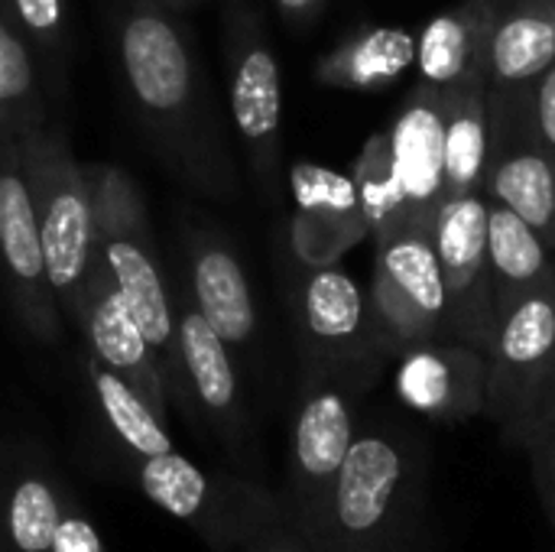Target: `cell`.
<instances>
[{"instance_id":"52a82bcc","label":"cell","mask_w":555,"mask_h":552,"mask_svg":"<svg viewBox=\"0 0 555 552\" xmlns=\"http://www.w3.org/2000/svg\"><path fill=\"white\" fill-rule=\"evenodd\" d=\"M555 377V280L511 309L488 348V410L501 436L533 449Z\"/></svg>"},{"instance_id":"9c48e42d","label":"cell","mask_w":555,"mask_h":552,"mask_svg":"<svg viewBox=\"0 0 555 552\" xmlns=\"http://www.w3.org/2000/svg\"><path fill=\"white\" fill-rule=\"evenodd\" d=\"M293 316L302 368L351 374L374 384L387 355L377 342L367 296L351 273L338 264L302 267L293 290Z\"/></svg>"},{"instance_id":"cb8c5ba5","label":"cell","mask_w":555,"mask_h":552,"mask_svg":"<svg viewBox=\"0 0 555 552\" xmlns=\"http://www.w3.org/2000/svg\"><path fill=\"white\" fill-rule=\"evenodd\" d=\"M488 146V85L446 88V198L485 192Z\"/></svg>"},{"instance_id":"e575fe53","label":"cell","mask_w":555,"mask_h":552,"mask_svg":"<svg viewBox=\"0 0 555 552\" xmlns=\"http://www.w3.org/2000/svg\"><path fill=\"white\" fill-rule=\"evenodd\" d=\"M159 3H166L169 10H176V13H182V10H189V7H195L198 0H159Z\"/></svg>"},{"instance_id":"d4e9b609","label":"cell","mask_w":555,"mask_h":552,"mask_svg":"<svg viewBox=\"0 0 555 552\" xmlns=\"http://www.w3.org/2000/svg\"><path fill=\"white\" fill-rule=\"evenodd\" d=\"M39 124H46V107L33 42L20 29L7 0H0V146Z\"/></svg>"},{"instance_id":"9a60e30c","label":"cell","mask_w":555,"mask_h":552,"mask_svg":"<svg viewBox=\"0 0 555 552\" xmlns=\"http://www.w3.org/2000/svg\"><path fill=\"white\" fill-rule=\"evenodd\" d=\"M403 407L433 423H468L488 410V355L462 342H426L397 358Z\"/></svg>"},{"instance_id":"5b68a950","label":"cell","mask_w":555,"mask_h":552,"mask_svg":"<svg viewBox=\"0 0 555 552\" xmlns=\"http://www.w3.org/2000/svg\"><path fill=\"white\" fill-rule=\"evenodd\" d=\"M16 150L39 224L46 273L62 316L72 319L91 270V234H94L91 166L78 163L62 130H52L46 124L20 133Z\"/></svg>"},{"instance_id":"603a6c76","label":"cell","mask_w":555,"mask_h":552,"mask_svg":"<svg viewBox=\"0 0 555 552\" xmlns=\"http://www.w3.org/2000/svg\"><path fill=\"white\" fill-rule=\"evenodd\" d=\"M416 65V36L403 26H361L315 65V81L345 91H377Z\"/></svg>"},{"instance_id":"30bf717a","label":"cell","mask_w":555,"mask_h":552,"mask_svg":"<svg viewBox=\"0 0 555 552\" xmlns=\"http://www.w3.org/2000/svg\"><path fill=\"white\" fill-rule=\"evenodd\" d=\"M433 247L446 286V342L475 345L488 355L498 332L488 264V195L446 198L433 218Z\"/></svg>"},{"instance_id":"2e32d148","label":"cell","mask_w":555,"mask_h":552,"mask_svg":"<svg viewBox=\"0 0 555 552\" xmlns=\"http://www.w3.org/2000/svg\"><path fill=\"white\" fill-rule=\"evenodd\" d=\"M72 322L81 329L91 358L114 371L120 381H127L163 420H166V403H169V387L163 377V368L140 332L137 319L130 316L127 303L114 290V283L104 277L101 267L91 264L81 299L72 312Z\"/></svg>"},{"instance_id":"1f68e13d","label":"cell","mask_w":555,"mask_h":552,"mask_svg":"<svg viewBox=\"0 0 555 552\" xmlns=\"http://www.w3.org/2000/svg\"><path fill=\"white\" fill-rule=\"evenodd\" d=\"M533 465H537L540 491H543V501H546V511H550L555 530V455H540V459H533Z\"/></svg>"},{"instance_id":"5bb4252c","label":"cell","mask_w":555,"mask_h":552,"mask_svg":"<svg viewBox=\"0 0 555 552\" xmlns=\"http://www.w3.org/2000/svg\"><path fill=\"white\" fill-rule=\"evenodd\" d=\"M289 192L296 202L289 218V251L299 267L338 264L354 244L371 238L351 176L299 159L289 166Z\"/></svg>"},{"instance_id":"f1b7e54d","label":"cell","mask_w":555,"mask_h":552,"mask_svg":"<svg viewBox=\"0 0 555 552\" xmlns=\"http://www.w3.org/2000/svg\"><path fill=\"white\" fill-rule=\"evenodd\" d=\"M520 94H524L530 130L537 133L540 143H546L555 153V62L533 81L520 85Z\"/></svg>"},{"instance_id":"7c38bea8","label":"cell","mask_w":555,"mask_h":552,"mask_svg":"<svg viewBox=\"0 0 555 552\" xmlns=\"http://www.w3.org/2000/svg\"><path fill=\"white\" fill-rule=\"evenodd\" d=\"M176 342L182 361V403H189L205 420L208 433L234 462L250 465L254 429L234 351L205 322V316L195 309L185 290L176 296Z\"/></svg>"},{"instance_id":"836d02e7","label":"cell","mask_w":555,"mask_h":552,"mask_svg":"<svg viewBox=\"0 0 555 552\" xmlns=\"http://www.w3.org/2000/svg\"><path fill=\"white\" fill-rule=\"evenodd\" d=\"M530 455H533V459H540V455H555V426L550 429V436H546V439H543Z\"/></svg>"},{"instance_id":"83f0119b","label":"cell","mask_w":555,"mask_h":552,"mask_svg":"<svg viewBox=\"0 0 555 552\" xmlns=\"http://www.w3.org/2000/svg\"><path fill=\"white\" fill-rule=\"evenodd\" d=\"M20 29L49 62L65 49V0H7Z\"/></svg>"},{"instance_id":"d6a6232c","label":"cell","mask_w":555,"mask_h":552,"mask_svg":"<svg viewBox=\"0 0 555 552\" xmlns=\"http://www.w3.org/2000/svg\"><path fill=\"white\" fill-rule=\"evenodd\" d=\"M555 426V377H553V387H550V400H546V410H543V423H540V433H537V442H533V449L550 436V429ZM530 449V452H533Z\"/></svg>"},{"instance_id":"7a4b0ae2","label":"cell","mask_w":555,"mask_h":552,"mask_svg":"<svg viewBox=\"0 0 555 552\" xmlns=\"http://www.w3.org/2000/svg\"><path fill=\"white\" fill-rule=\"evenodd\" d=\"M433 455L410 426L367 420L335 482L315 552H426Z\"/></svg>"},{"instance_id":"7402d4cb","label":"cell","mask_w":555,"mask_h":552,"mask_svg":"<svg viewBox=\"0 0 555 552\" xmlns=\"http://www.w3.org/2000/svg\"><path fill=\"white\" fill-rule=\"evenodd\" d=\"M65 488L29 459L0 462V552H52Z\"/></svg>"},{"instance_id":"e0dca14e","label":"cell","mask_w":555,"mask_h":552,"mask_svg":"<svg viewBox=\"0 0 555 552\" xmlns=\"http://www.w3.org/2000/svg\"><path fill=\"white\" fill-rule=\"evenodd\" d=\"M137 488L169 517L189 524L215 552L237 550L234 478H215L169 449L146 459H130Z\"/></svg>"},{"instance_id":"4fadbf2b","label":"cell","mask_w":555,"mask_h":552,"mask_svg":"<svg viewBox=\"0 0 555 552\" xmlns=\"http://www.w3.org/2000/svg\"><path fill=\"white\" fill-rule=\"evenodd\" d=\"M0 273L23 329L46 345L62 338V309L46 273L39 224L16 140L0 146Z\"/></svg>"},{"instance_id":"ba28073f","label":"cell","mask_w":555,"mask_h":552,"mask_svg":"<svg viewBox=\"0 0 555 552\" xmlns=\"http://www.w3.org/2000/svg\"><path fill=\"white\" fill-rule=\"evenodd\" d=\"M374 244L367 306L384 355L400 358L416 345L446 342V286L433 231L406 228Z\"/></svg>"},{"instance_id":"484cf974","label":"cell","mask_w":555,"mask_h":552,"mask_svg":"<svg viewBox=\"0 0 555 552\" xmlns=\"http://www.w3.org/2000/svg\"><path fill=\"white\" fill-rule=\"evenodd\" d=\"M88 377H91V390L104 413L107 429L114 433V439L130 459H146V455H159L172 449L166 420L127 381H120L114 371H107L94 358L88 364Z\"/></svg>"},{"instance_id":"8992f818","label":"cell","mask_w":555,"mask_h":552,"mask_svg":"<svg viewBox=\"0 0 555 552\" xmlns=\"http://www.w3.org/2000/svg\"><path fill=\"white\" fill-rule=\"evenodd\" d=\"M224 72L228 111L237 143L250 163L257 192L267 205L283 198V78L254 0L224 7Z\"/></svg>"},{"instance_id":"ac0fdd59","label":"cell","mask_w":555,"mask_h":552,"mask_svg":"<svg viewBox=\"0 0 555 552\" xmlns=\"http://www.w3.org/2000/svg\"><path fill=\"white\" fill-rule=\"evenodd\" d=\"M189 299L231 351H247L257 335V303L234 247L202 231L189 247Z\"/></svg>"},{"instance_id":"6da1fadb","label":"cell","mask_w":555,"mask_h":552,"mask_svg":"<svg viewBox=\"0 0 555 552\" xmlns=\"http://www.w3.org/2000/svg\"><path fill=\"white\" fill-rule=\"evenodd\" d=\"M117 62L159 159L195 192L218 202L234 198L237 166L228 127L176 10L159 0H124Z\"/></svg>"},{"instance_id":"44dd1931","label":"cell","mask_w":555,"mask_h":552,"mask_svg":"<svg viewBox=\"0 0 555 552\" xmlns=\"http://www.w3.org/2000/svg\"><path fill=\"white\" fill-rule=\"evenodd\" d=\"M488 264L498 322L555 280L553 251L507 205L488 198Z\"/></svg>"},{"instance_id":"ffe728a7","label":"cell","mask_w":555,"mask_h":552,"mask_svg":"<svg viewBox=\"0 0 555 552\" xmlns=\"http://www.w3.org/2000/svg\"><path fill=\"white\" fill-rule=\"evenodd\" d=\"M555 62V0H498L488 36V88L527 85Z\"/></svg>"},{"instance_id":"8fae6325","label":"cell","mask_w":555,"mask_h":552,"mask_svg":"<svg viewBox=\"0 0 555 552\" xmlns=\"http://www.w3.org/2000/svg\"><path fill=\"white\" fill-rule=\"evenodd\" d=\"M488 114L485 195L517 211L555 254V153L530 130L520 85L488 88Z\"/></svg>"},{"instance_id":"4316f807","label":"cell","mask_w":555,"mask_h":552,"mask_svg":"<svg viewBox=\"0 0 555 552\" xmlns=\"http://www.w3.org/2000/svg\"><path fill=\"white\" fill-rule=\"evenodd\" d=\"M237 550L241 552H312L286 521L280 495L250 478H234Z\"/></svg>"},{"instance_id":"277c9868","label":"cell","mask_w":555,"mask_h":552,"mask_svg":"<svg viewBox=\"0 0 555 552\" xmlns=\"http://www.w3.org/2000/svg\"><path fill=\"white\" fill-rule=\"evenodd\" d=\"M371 384L351 374L302 368L299 403L289 433L286 459V491L280 495L286 521L315 552L322 537V521L358 436L361 413L358 403Z\"/></svg>"},{"instance_id":"3957f363","label":"cell","mask_w":555,"mask_h":552,"mask_svg":"<svg viewBox=\"0 0 555 552\" xmlns=\"http://www.w3.org/2000/svg\"><path fill=\"white\" fill-rule=\"evenodd\" d=\"M94 182V234H91V264L104 270L140 332L146 335L169 397L185 400L182 394V361L176 342V299L169 293L156 238L146 218V202L137 182L120 166L91 163Z\"/></svg>"},{"instance_id":"f546056e","label":"cell","mask_w":555,"mask_h":552,"mask_svg":"<svg viewBox=\"0 0 555 552\" xmlns=\"http://www.w3.org/2000/svg\"><path fill=\"white\" fill-rule=\"evenodd\" d=\"M52 552H107L101 534L85 517V511H81V504L75 501L72 491L65 495V504H62V517H59V527H55Z\"/></svg>"},{"instance_id":"d6986e66","label":"cell","mask_w":555,"mask_h":552,"mask_svg":"<svg viewBox=\"0 0 555 552\" xmlns=\"http://www.w3.org/2000/svg\"><path fill=\"white\" fill-rule=\"evenodd\" d=\"M498 0H459L416 36L420 81L436 88L488 85V36Z\"/></svg>"},{"instance_id":"4dcf8cb0","label":"cell","mask_w":555,"mask_h":552,"mask_svg":"<svg viewBox=\"0 0 555 552\" xmlns=\"http://www.w3.org/2000/svg\"><path fill=\"white\" fill-rule=\"evenodd\" d=\"M273 3L283 23L296 33H306L325 10V0H273Z\"/></svg>"}]
</instances>
